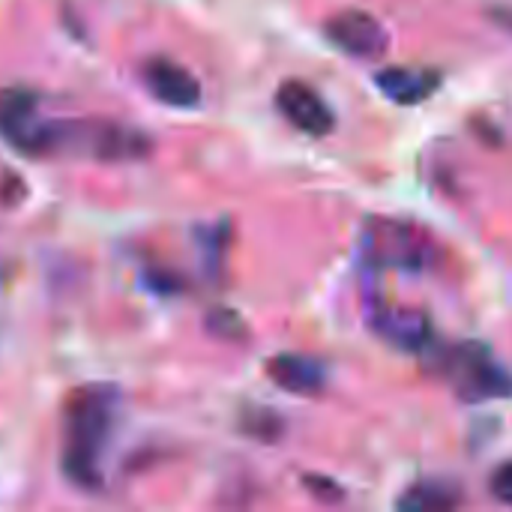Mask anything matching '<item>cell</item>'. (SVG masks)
I'll list each match as a JSON object with an SVG mask.
<instances>
[{
    "mask_svg": "<svg viewBox=\"0 0 512 512\" xmlns=\"http://www.w3.org/2000/svg\"><path fill=\"white\" fill-rule=\"evenodd\" d=\"M372 324L387 342H393L399 348H408V351H420L432 339L429 318L423 312H414V309H384V306H378L372 312Z\"/></svg>",
    "mask_w": 512,
    "mask_h": 512,
    "instance_id": "ba28073f",
    "label": "cell"
},
{
    "mask_svg": "<svg viewBox=\"0 0 512 512\" xmlns=\"http://www.w3.org/2000/svg\"><path fill=\"white\" fill-rule=\"evenodd\" d=\"M36 105L39 96L27 87H3L0 90V135L24 150L39 156V144H42V126L36 120Z\"/></svg>",
    "mask_w": 512,
    "mask_h": 512,
    "instance_id": "277c9868",
    "label": "cell"
},
{
    "mask_svg": "<svg viewBox=\"0 0 512 512\" xmlns=\"http://www.w3.org/2000/svg\"><path fill=\"white\" fill-rule=\"evenodd\" d=\"M441 369L447 381L468 402L507 399L512 396V375L492 357L489 348L477 342L453 345L441 354Z\"/></svg>",
    "mask_w": 512,
    "mask_h": 512,
    "instance_id": "7a4b0ae2",
    "label": "cell"
},
{
    "mask_svg": "<svg viewBox=\"0 0 512 512\" xmlns=\"http://www.w3.org/2000/svg\"><path fill=\"white\" fill-rule=\"evenodd\" d=\"M207 327L222 336V339H240L243 336V324H240V315L228 312V309H216L207 315Z\"/></svg>",
    "mask_w": 512,
    "mask_h": 512,
    "instance_id": "7c38bea8",
    "label": "cell"
},
{
    "mask_svg": "<svg viewBox=\"0 0 512 512\" xmlns=\"http://www.w3.org/2000/svg\"><path fill=\"white\" fill-rule=\"evenodd\" d=\"M363 255L372 267H399V270H426L435 261V243L411 225L402 222H369L363 237Z\"/></svg>",
    "mask_w": 512,
    "mask_h": 512,
    "instance_id": "3957f363",
    "label": "cell"
},
{
    "mask_svg": "<svg viewBox=\"0 0 512 512\" xmlns=\"http://www.w3.org/2000/svg\"><path fill=\"white\" fill-rule=\"evenodd\" d=\"M267 375L288 393L294 396H315L324 381L327 372L318 360L303 357V354H279L267 363Z\"/></svg>",
    "mask_w": 512,
    "mask_h": 512,
    "instance_id": "30bf717a",
    "label": "cell"
},
{
    "mask_svg": "<svg viewBox=\"0 0 512 512\" xmlns=\"http://www.w3.org/2000/svg\"><path fill=\"white\" fill-rule=\"evenodd\" d=\"M381 93L399 105H417L423 99H429L438 84H441V75L432 72V69H408V66H390V69H381L375 75Z\"/></svg>",
    "mask_w": 512,
    "mask_h": 512,
    "instance_id": "9c48e42d",
    "label": "cell"
},
{
    "mask_svg": "<svg viewBox=\"0 0 512 512\" xmlns=\"http://www.w3.org/2000/svg\"><path fill=\"white\" fill-rule=\"evenodd\" d=\"M117 408L120 393L105 384H90L69 396L63 420V474L81 489L96 492L102 486L99 462L108 447Z\"/></svg>",
    "mask_w": 512,
    "mask_h": 512,
    "instance_id": "6da1fadb",
    "label": "cell"
},
{
    "mask_svg": "<svg viewBox=\"0 0 512 512\" xmlns=\"http://www.w3.org/2000/svg\"><path fill=\"white\" fill-rule=\"evenodd\" d=\"M492 495L501 501V504H507V507H512V462H507V465H501L495 474H492Z\"/></svg>",
    "mask_w": 512,
    "mask_h": 512,
    "instance_id": "4fadbf2b",
    "label": "cell"
},
{
    "mask_svg": "<svg viewBox=\"0 0 512 512\" xmlns=\"http://www.w3.org/2000/svg\"><path fill=\"white\" fill-rule=\"evenodd\" d=\"M141 75L147 90L171 108H195L201 102L198 78L171 57H150Z\"/></svg>",
    "mask_w": 512,
    "mask_h": 512,
    "instance_id": "52a82bcc",
    "label": "cell"
},
{
    "mask_svg": "<svg viewBox=\"0 0 512 512\" xmlns=\"http://www.w3.org/2000/svg\"><path fill=\"white\" fill-rule=\"evenodd\" d=\"M462 495L453 483H441V480H429V483H417L411 486L402 498L399 507L402 510H420V512H444L459 507Z\"/></svg>",
    "mask_w": 512,
    "mask_h": 512,
    "instance_id": "8fae6325",
    "label": "cell"
},
{
    "mask_svg": "<svg viewBox=\"0 0 512 512\" xmlns=\"http://www.w3.org/2000/svg\"><path fill=\"white\" fill-rule=\"evenodd\" d=\"M276 108L282 111V117L297 126L300 132L306 135H327L336 123L330 105L324 102V96L309 87L306 81H285L279 90H276Z\"/></svg>",
    "mask_w": 512,
    "mask_h": 512,
    "instance_id": "8992f818",
    "label": "cell"
},
{
    "mask_svg": "<svg viewBox=\"0 0 512 512\" xmlns=\"http://www.w3.org/2000/svg\"><path fill=\"white\" fill-rule=\"evenodd\" d=\"M324 33L336 48H342L354 57H378L390 45V33L384 30V24L363 9H345V12L333 15L327 21Z\"/></svg>",
    "mask_w": 512,
    "mask_h": 512,
    "instance_id": "5b68a950",
    "label": "cell"
}]
</instances>
